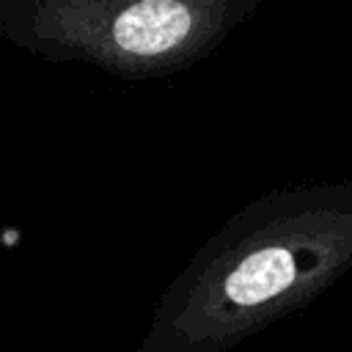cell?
Segmentation results:
<instances>
[{
	"instance_id": "obj_1",
	"label": "cell",
	"mask_w": 352,
	"mask_h": 352,
	"mask_svg": "<svg viewBox=\"0 0 352 352\" xmlns=\"http://www.w3.org/2000/svg\"><path fill=\"white\" fill-rule=\"evenodd\" d=\"M352 267V179L270 190L234 212L165 289L140 352H223Z\"/></svg>"
},
{
	"instance_id": "obj_2",
	"label": "cell",
	"mask_w": 352,
	"mask_h": 352,
	"mask_svg": "<svg viewBox=\"0 0 352 352\" xmlns=\"http://www.w3.org/2000/svg\"><path fill=\"white\" fill-rule=\"evenodd\" d=\"M258 0H0V38L47 63L143 80L214 52Z\"/></svg>"
}]
</instances>
